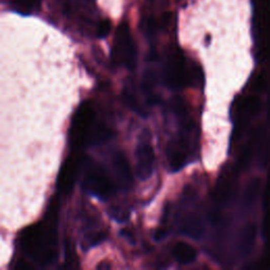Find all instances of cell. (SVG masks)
Returning a JSON list of instances; mask_svg holds the SVG:
<instances>
[{
    "mask_svg": "<svg viewBox=\"0 0 270 270\" xmlns=\"http://www.w3.org/2000/svg\"><path fill=\"white\" fill-rule=\"evenodd\" d=\"M182 231L183 233L190 235L192 238H198L201 232L199 220L196 217H193V215L187 218V220L182 225Z\"/></svg>",
    "mask_w": 270,
    "mask_h": 270,
    "instance_id": "obj_11",
    "label": "cell"
},
{
    "mask_svg": "<svg viewBox=\"0 0 270 270\" xmlns=\"http://www.w3.org/2000/svg\"><path fill=\"white\" fill-rule=\"evenodd\" d=\"M58 211L56 197L51 201L44 221L26 228L21 238V247L31 260L40 266L54 263L58 255Z\"/></svg>",
    "mask_w": 270,
    "mask_h": 270,
    "instance_id": "obj_1",
    "label": "cell"
},
{
    "mask_svg": "<svg viewBox=\"0 0 270 270\" xmlns=\"http://www.w3.org/2000/svg\"><path fill=\"white\" fill-rule=\"evenodd\" d=\"M84 187L95 197L107 200L113 196L115 187L106 170L91 159L87 160L84 172Z\"/></svg>",
    "mask_w": 270,
    "mask_h": 270,
    "instance_id": "obj_4",
    "label": "cell"
},
{
    "mask_svg": "<svg viewBox=\"0 0 270 270\" xmlns=\"http://www.w3.org/2000/svg\"><path fill=\"white\" fill-rule=\"evenodd\" d=\"M113 167L120 187L128 190L133 185V175L128 159L123 153H116L113 158Z\"/></svg>",
    "mask_w": 270,
    "mask_h": 270,
    "instance_id": "obj_9",
    "label": "cell"
},
{
    "mask_svg": "<svg viewBox=\"0 0 270 270\" xmlns=\"http://www.w3.org/2000/svg\"><path fill=\"white\" fill-rule=\"evenodd\" d=\"M112 217L114 219H116L117 221H125L128 218V214L125 210H120V209H113L112 213H111Z\"/></svg>",
    "mask_w": 270,
    "mask_h": 270,
    "instance_id": "obj_16",
    "label": "cell"
},
{
    "mask_svg": "<svg viewBox=\"0 0 270 270\" xmlns=\"http://www.w3.org/2000/svg\"><path fill=\"white\" fill-rule=\"evenodd\" d=\"M82 166L83 160L77 154H73L65 159L57 180V186L60 192L68 193L72 190Z\"/></svg>",
    "mask_w": 270,
    "mask_h": 270,
    "instance_id": "obj_8",
    "label": "cell"
},
{
    "mask_svg": "<svg viewBox=\"0 0 270 270\" xmlns=\"http://www.w3.org/2000/svg\"><path fill=\"white\" fill-rule=\"evenodd\" d=\"M124 99H125L126 105L130 108L131 110L135 111L138 114H140L142 116H146V111L143 109V107L140 105L139 99L129 89H126L124 91Z\"/></svg>",
    "mask_w": 270,
    "mask_h": 270,
    "instance_id": "obj_13",
    "label": "cell"
},
{
    "mask_svg": "<svg viewBox=\"0 0 270 270\" xmlns=\"http://www.w3.org/2000/svg\"><path fill=\"white\" fill-rule=\"evenodd\" d=\"M111 30V24L108 20H104L98 24V28H97V37L98 38H105L108 35H109Z\"/></svg>",
    "mask_w": 270,
    "mask_h": 270,
    "instance_id": "obj_14",
    "label": "cell"
},
{
    "mask_svg": "<svg viewBox=\"0 0 270 270\" xmlns=\"http://www.w3.org/2000/svg\"><path fill=\"white\" fill-rule=\"evenodd\" d=\"M155 85H156V73L152 69L146 70L143 76V84H142L144 92L148 94V95H152Z\"/></svg>",
    "mask_w": 270,
    "mask_h": 270,
    "instance_id": "obj_12",
    "label": "cell"
},
{
    "mask_svg": "<svg viewBox=\"0 0 270 270\" xmlns=\"http://www.w3.org/2000/svg\"><path fill=\"white\" fill-rule=\"evenodd\" d=\"M172 111L177 117L180 132L167 146V160L170 171H180L190 159L192 153L191 137L194 133V123L189 116L187 107L183 99L174 98L172 102Z\"/></svg>",
    "mask_w": 270,
    "mask_h": 270,
    "instance_id": "obj_2",
    "label": "cell"
},
{
    "mask_svg": "<svg viewBox=\"0 0 270 270\" xmlns=\"http://www.w3.org/2000/svg\"><path fill=\"white\" fill-rule=\"evenodd\" d=\"M85 2H87V3H92L93 0H85Z\"/></svg>",
    "mask_w": 270,
    "mask_h": 270,
    "instance_id": "obj_17",
    "label": "cell"
},
{
    "mask_svg": "<svg viewBox=\"0 0 270 270\" xmlns=\"http://www.w3.org/2000/svg\"><path fill=\"white\" fill-rule=\"evenodd\" d=\"M112 137L111 130L96 123V112L91 103L80 105L70 129V141L76 150L91 145L106 142Z\"/></svg>",
    "mask_w": 270,
    "mask_h": 270,
    "instance_id": "obj_3",
    "label": "cell"
},
{
    "mask_svg": "<svg viewBox=\"0 0 270 270\" xmlns=\"http://www.w3.org/2000/svg\"><path fill=\"white\" fill-rule=\"evenodd\" d=\"M39 0H15V5L20 11H29L35 5L38 4Z\"/></svg>",
    "mask_w": 270,
    "mask_h": 270,
    "instance_id": "obj_15",
    "label": "cell"
},
{
    "mask_svg": "<svg viewBox=\"0 0 270 270\" xmlns=\"http://www.w3.org/2000/svg\"><path fill=\"white\" fill-rule=\"evenodd\" d=\"M172 255L175 261L181 264H190L196 259V250L188 243L179 242L172 249Z\"/></svg>",
    "mask_w": 270,
    "mask_h": 270,
    "instance_id": "obj_10",
    "label": "cell"
},
{
    "mask_svg": "<svg viewBox=\"0 0 270 270\" xmlns=\"http://www.w3.org/2000/svg\"><path fill=\"white\" fill-rule=\"evenodd\" d=\"M164 75L169 88L181 90L191 84L193 76L195 77V72L188 66L185 56L181 52H174L167 60Z\"/></svg>",
    "mask_w": 270,
    "mask_h": 270,
    "instance_id": "obj_6",
    "label": "cell"
},
{
    "mask_svg": "<svg viewBox=\"0 0 270 270\" xmlns=\"http://www.w3.org/2000/svg\"><path fill=\"white\" fill-rule=\"evenodd\" d=\"M135 160H137V174L139 179L142 181L149 179L154 171L155 154L153 147L144 133L135 150Z\"/></svg>",
    "mask_w": 270,
    "mask_h": 270,
    "instance_id": "obj_7",
    "label": "cell"
},
{
    "mask_svg": "<svg viewBox=\"0 0 270 270\" xmlns=\"http://www.w3.org/2000/svg\"><path fill=\"white\" fill-rule=\"evenodd\" d=\"M112 61L116 65L132 70L137 63V49L131 37L129 26L121 23L117 29L111 53Z\"/></svg>",
    "mask_w": 270,
    "mask_h": 270,
    "instance_id": "obj_5",
    "label": "cell"
}]
</instances>
